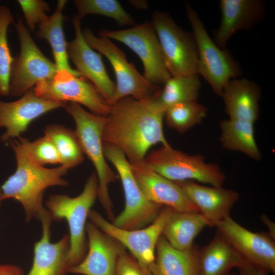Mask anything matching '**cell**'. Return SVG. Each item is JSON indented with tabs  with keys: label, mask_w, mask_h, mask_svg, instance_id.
Here are the masks:
<instances>
[{
	"label": "cell",
	"mask_w": 275,
	"mask_h": 275,
	"mask_svg": "<svg viewBox=\"0 0 275 275\" xmlns=\"http://www.w3.org/2000/svg\"><path fill=\"white\" fill-rule=\"evenodd\" d=\"M144 160L154 171L174 182L193 181L222 186L226 178L219 166L206 162L203 156L189 155L171 145L152 150Z\"/></svg>",
	"instance_id": "cell-7"
},
{
	"label": "cell",
	"mask_w": 275,
	"mask_h": 275,
	"mask_svg": "<svg viewBox=\"0 0 275 275\" xmlns=\"http://www.w3.org/2000/svg\"><path fill=\"white\" fill-rule=\"evenodd\" d=\"M175 182L198 208L210 227H216L230 216L231 210L239 198L237 192L222 186H205L193 181Z\"/></svg>",
	"instance_id": "cell-20"
},
{
	"label": "cell",
	"mask_w": 275,
	"mask_h": 275,
	"mask_svg": "<svg viewBox=\"0 0 275 275\" xmlns=\"http://www.w3.org/2000/svg\"><path fill=\"white\" fill-rule=\"evenodd\" d=\"M129 3L137 9L144 10L148 7V4L146 1H130Z\"/></svg>",
	"instance_id": "cell-38"
},
{
	"label": "cell",
	"mask_w": 275,
	"mask_h": 275,
	"mask_svg": "<svg viewBox=\"0 0 275 275\" xmlns=\"http://www.w3.org/2000/svg\"><path fill=\"white\" fill-rule=\"evenodd\" d=\"M229 275H234V274H231V273H230Z\"/></svg>",
	"instance_id": "cell-40"
},
{
	"label": "cell",
	"mask_w": 275,
	"mask_h": 275,
	"mask_svg": "<svg viewBox=\"0 0 275 275\" xmlns=\"http://www.w3.org/2000/svg\"><path fill=\"white\" fill-rule=\"evenodd\" d=\"M216 228L245 261L267 273H274V237L269 233L250 231L230 216L219 223Z\"/></svg>",
	"instance_id": "cell-14"
},
{
	"label": "cell",
	"mask_w": 275,
	"mask_h": 275,
	"mask_svg": "<svg viewBox=\"0 0 275 275\" xmlns=\"http://www.w3.org/2000/svg\"><path fill=\"white\" fill-rule=\"evenodd\" d=\"M261 89L245 78L231 79L225 87L223 98L229 119L255 123L259 117Z\"/></svg>",
	"instance_id": "cell-22"
},
{
	"label": "cell",
	"mask_w": 275,
	"mask_h": 275,
	"mask_svg": "<svg viewBox=\"0 0 275 275\" xmlns=\"http://www.w3.org/2000/svg\"><path fill=\"white\" fill-rule=\"evenodd\" d=\"M98 35L119 41L134 51L144 67V77L161 87L172 76L164 60L160 44L151 22L121 30H101Z\"/></svg>",
	"instance_id": "cell-12"
},
{
	"label": "cell",
	"mask_w": 275,
	"mask_h": 275,
	"mask_svg": "<svg viewBox=\"0 0 275 275\" xmlns=\"http://www.w3.org/2000/svg\"><path fill=\"white\" fill-rule=\"evenodd\" d=\"M14 22L13 15L6 6L0 5V95L9 96V84L14 59L8 45L7 32Z\"/></svg>",
	"instance_id": "cell-32"
},
{
	"label": "cell",
	"mask_w": 275,
	"mask_h": 275,
	"mask_svg": "<svg viewBox=\"0 0 275 275\" xmlns=\"http://www.w3.org/2000/svg\"><path fill=\"white\" fill-rule=\"evenodd\" d=\"M238 269L239 275H267V272L246 261Z\"/></svg>",
	"instance_id": "cell-36"
},
{
	"label": "cell",
	"mask_w": 275,
	"mask_h": 275,
	"mask_svg": "<svg viewBox=\"0 0 275 275\" xmlns=\"http://www.w3.org/2000/svg\"><path fill=\"white\" fill-rule=\"evenodd\" d=\"M44 135L54 145L61 166L69 170L83 161L84 154L74 131L63 125L51 124L46 126Z\"/></svg>",
	"instance_id": "cell-28"
},
{
	"label": "cell",
	"mask_w": 275,
	"mask_h": 275,
	"mask_svg": "<svg viewBox=\"0 0 275 275\" xmlns=\"http://www.w3.org/2000/svg\"><path fill=\"white\" fill-rule=\"evenodd\" d=\"M151 23L171 75L197 74V48L193 33L182 29L163 11H154Z\"/></svg>",
	"instance_id": "cell-9"
},
{
	"label": "cell",
	"mask_w": 275,
	"mask_h": 275,
	"mask_svg": "<svg viewBox=\"0 0 275 275\" xmlns=\"http://www.w3.org/2000/svg\"><path fill=\"white\" fill-rule=\"evenodd\" d=\"M39 219L42 224V236L34 244L33 264L27 275H66L69 270V235L65 234L58 241L51 242L52 220L46 208Z\"/></svg>",
	"instance_id": "cell-19"
},
{
	"label": "cell",
	"mask_w": 275,
	"mask_h": 275,
	"mask_svg": "<svg viewBox=\"0 0 275 275\" xmlns=\"http://www.w3.org/2000/svg\"><path fill=\"white\" fill-rule=\"evenodd\" d=\"M208 223L200 212L175 211L162 231L169 244L179 250H187L194 245L196 237Z\"/></svg>",
	"instance_id": "cell-26"
},
{
	"label": "cell",
	"mask_w": 275,
	"mask_h": 275,
	"mask_svg": "<svg viewBox=\"0 0 275 275\" xmlns=\"http://www.w3.org/2000/svg\"><path fill=\"white\" fill-rule=\"evenodd\" d=\"M80 18L89 14H96L114 19L120 25H135L133 18L116 0L74 1Z\"/></svg>",
	"instance_id": "cell-31"
},
{
	"label": "cell",
	"mask_w": 275,
	"mask_h": 275,
	"mask_svg": "<svg viewBox=\"0 0 275 275\" xmlns=\"http://www.w3.org/2000/svg\"><path fill=\"white\" fill-rule=\"evenodd\" d=\"M64 108L74 120V132L84 154L95 167L98 181V199L108 218L113 220V204L108 186L119 176L107 163L104 152L102 132L107 117L89 113L74 103H67Z\"/></svg>",
	"instance_id": "cell-3"
},
{
	"label": "cell",
	"mask_w": 275,
	"mask_h": 275,
	"mask_svg": "<svg viewBox=\"0 0 275 275\" xmlns=\"http://www.w3.org/2000/svg\"><path fill=\"white\" fill-rule=\"evenodd\" d=\"M0 275H24L22 269L11 264H0Z\"/></svg>",
	"instance_id": "cell-37"
},
{
	"label": "cell",
	"mask_w": 275,
	"mask_h": 275,
	"mask_svg": "<svg viewBox=\"0 0 275 275\" xmlns=\"http://www.w3.org/2000/svg\"><path fill=\"white\" fill-rule=\"evenodd\" d=\"M16 160V169L1 187L2 200L13 199L22 205L26 222L39 219L45 207V190L55 186L66 187L69 183L63 178L68 170L64 167L47 168L37 163L19 141H10Z\"/></svg>",
	"instance_id": "cell-2"
},
{
	"label": "cell",
	"mask_w": 275,
	"mask_h": 275,
	"mask_svg": "<svg viewBox=\"0 0 275 275\" xmlns=\"http://www.w3.org/2000/svg\"><path fill=\"white\" fill-rule=\"evenodd\" d=\"M66 1H58L56 9L51 16H47L38 24L35 33L36 38L45 39L50 44L58 72L66 71L77 77L82 76L76 70L71 68L69 62L67 43L63 30V10Z\"/></svg>",
	"instance_id": "cell-25"
},
{
	"label": "cell",
	"mask_w": 275,
	"mask_h": 275,
	"mask_svg": "<svg viewBox=\"0 0 275 275\" xmlns=\"http://www.w3.org/2000/svg\"><path fill=\"white\" fill-rule=\"evenodd\" d=\"M185 7L197 45V74L208 82L215 94L221 97L228 82L241 75L240 66L228 50L216 45L190 5L186 3Z\"/></svg>",
	"instance_id": "cell-5"
},
{
	"label": "cell",
	"mask_w": 275,
	"mask_h": 275,
	"mask_svg": "<svg viewBox=\"0 0 275 275\" xmlns=\"http://www.w3.org/2000/svg\"><path fill=\"white\" fill-rule=\"evenodd\" d=\"M115 275H152L150 271L141 265L126 251L120 256Z\"/></svg>",
	"instance_id": "cell-35"
},
{
	"label": "cell",
	"mask_w": 275,
	"mask_h": 275,
	"mask_svg": "<svg viewBox=\"0 0 275 275\" xmlns=\"http://www.w3.org/2000/svg\"><path fill=\"white\" fill-rule=\"evenodd\" d=\"M175 211L164 206L155 220L139 229L125 230L114 226L97 211L91 210L88 218L100 230L112 237L126 249L143 267L149 269L155 259L156 247L164 227Z\"/></svg>",
	"instance_id": "cell-11"
},
{
	"label": "cell",
	"mask_w": 275,
	"mask_h": 275,
	"mask_svg": "<svg viewBox=\"0 0 275 275\" xmlns=\"http://www.w3.org/2000/svg\"><path fill=\"white\" fill-rule=\"evenodd\" d=\"M158 94L142 100L123 98L112 105L106 116L103 143L120 149L130 163L144 160L157 144L170 145L163 130L165 109L157 100Z\"/></svg>",
	"instance_id": "cell-1"
},
{
	"label": "cell",
	"mask_w": 275,
	"mask_h": 275,
	"mask_svg": "<svg viewBox=\"0 0 275 275\" xmlns=\"http://www.w3.org/2000/svg\"><path fill=\"white\" fill-rule=\"evenodd\" d=\"M15 26L20 50L13 61L9 95L19 97L39 82L53 77L58 70L55 63L46 57L36 44L21 18L17 19Z\"/></svg>",
	"instance_id": "cell-10"
},
{
	"label": "cell",
	"mask_w": 275,
	"mask_h": 275,
	"mask_svg": "<svg viewBox=\"0 0 275 275\" xmlns=\"http://www.w3.org/2000/svg\"><path fill=\"white\" fill-rule=\"evenodd\" d=\"M254 124L244 121L222 120L219 141L223 147L240 152L253 159L260 160L261 153L255 140Z\"/></svg>",
	"instance_id": "cell-27"
},
{
	"label": "cell",
	"mask_w": 275,
	"mask_h": 275,
	"mask_svg": "<svg viewBox=\"0 0 275 275\" xmlns=\"http://www.w3.org/2000/svg\"><path fill=\"white\" fill-rule=\"evenodd\" d=\"M200 88L198 74L171 76L161 87L157 100L166 110L175 103L197 101Z\"/></svg>",
	"instance_id": "cell-29"
},
{
	"label": "cell",
	"mask_w": 275,
	"mask_h": 275,
	"mask_svg": "<svg viewBox=\"0 0 275 275\" xmlns=\"http://www.w3.org/2000/svg\"><path fill=\"white\" fill-rule=\"evenodd\" d=\"M98 178L95 172H93L78 196L70 197L66 195L52 194L45 201L46 208L52 221L65 219L68 225L70 244L69 269L80 263L87 254V219L98 198Z\"/></svg>",
	"instance_id": "cell-4"
},
{
	"label": "cell",
	"mask_w": 275,
	"mask_h": 275,
	"mask_svg": "<svg viewBox=\"0 0 275 275\" xmlns=\"http://www.w3.org/2000/svg\"><path fill=\"white\" fill-rule=\"evenodd\" d=\"M105 156L115 167L122 184L125 207L113 220L112 224L121 229L136 230L153 223L164 207L149 201L138 183L130 163L124 154L116 147L103 143Z\"/></svg>",
	"instance_id": "cell-6"
},
{
	"label": "cell",
	"mask_w": 275,
	"mask_h": 275,
	"mask_svg": "<svg viewBox=\"0 0 275 275\" xmlns=\"http://www.w3.org/2000/svg\"><path fill=\"white\" fill-rule=\"evenodd\" d=\"M245 260L217 230L211 241L198 249V275H229L232 269L241 266Z\"/></svg>",
	"instance_id": "cell-23"
},
{
	"label": "cell",
	"mask_w": 275,
	"mask_h": 275,
	"mask_svg": "<svg viewBox=\"0 0 275 275\" xmlns=\"http://www.w3.org/2000/svg\"><path fill=\"white\" fill-rule=\"evenodd\" d=\"M198 248L194 245L187 250L171 246L161 235L156 247L155 259L150 269L152 275H198Z\"/></svg>",
	"instance_id": "cell-24"
},
{
	"label": "cell",
	"mask_w": 275,
	"mask_h": 275,
	"mask_svg": "<svg viewBox=\"0 0 275 275\" xmlns=\"http://www.w3.org/2000/svg\"><path fill=\"white\" fill-rule=\"evenodd\" d=\"M68 103L45 100L37 96L34 89L13 102L0 100V128L6 131L0 136L2 142L19 138L30 124L42 115L55 109L64 107Z\"/></svg>",
	"instance_id": "cell-15"
},
{
	"label": "cell",
	"mask_w": 275,
	"mask_h": 275,
	"mask_svg": "<svg viewBox=\"0 0 275 275\" xmlns=\"http://www.w3.org/2000/svg\"><path fill=\"white\" fill-rule=\"evenodd\" d=\"M34 91L37 96L45 100L82 104L97 115L107 116L112 107L90 80L65 70L39 82Z\"/></svg>",
	"instance_id": "cell-13"
},
{
	"label": "cell",
	"mask_w": 275,
	"mask_h": 275,
	"mask_svg": "<svg viewBox=\"0 0 275 275\" xmlns=\"http://www.w3.org/2000/svg\"><path fill=\"white\" fill-rule=\"evenodd\" d=\"M19 141L32 157L40 165L60 164L58 152L53 143L46 135L32 142L22 137H19Z\"/></svg>",
	"instance_id": "cell-33"
},
{
	"label": "cell",
	"mask_w": 275,
	"mask_h": 275,
	"mask_svg": "<svg viewBox=\"0 0 275 275\" xmlns=\"http://www.w3.org/2000/svg\"><path fill=\"white\" fill-rule=\"evenodd\" d=\"M81 19L73 17L74 38L67 43L69 57L82 76L90 80L111 104L116 90V84L109 77L103 64L101 54L95 51L84 39Z\"/></svg>",
	"instance_id": "cell-17"
},
{
	"label": "cell",
	"mask_w": 275,
	"mask_h": 275,
	"mask_svg": "<svg viewBox=\"0 0 275 275\" xmlns=\"http://www.w3.org/2000/svg\"><path fill=\"white\" fill-rule=\"evenodd\" d=\"M207 112L206 107L197 101L182 102L168 106L164 119L170 128L183 133L201 123Z\"/></svg>",
	"instance_id": "cell-30"
},
{
	"label": "cell",
	"mask_w": 275,
	"mask_h": 275,
	"mask_svg": "<svg viewBox=\"0 0 275 275\" xmlns=\"http://www.w3.org/2000/svg\"><path fill=\"white\" fill-rule=\"evenodd\" d=\"M83 37L88 44L104 55L109 61L115 72L116 84L112 105L120 99L130 96L138 100L156 96L161 87L148 81L129 62L126 54L111 39L96 36L91 30L85 28L82 31Z\"/></svg>",
	"instance_id": "cell-8"
},
{
	"label": "cell",
	"mask_w": 275,
	"mask_h": 275,
	"mask_svg": "<svg viewBox=\"0 0 275 275\" xmlns=\"http://www.w3.org/2000/svg\"><path fill=\"white\" fill-rule=\"evenodd\" d=\"M219 4L222 18L214 31L213 41L222 49L235 33L252 29L265 15L264 4L260 0H221Z\"/></svg>",
	"instance_id": "cell-21"
},
{
	"label": "cell",
	"mask_w": 275,
	"mask_h": 275,
	"mask_svg": "<svg viewBox=\"0 0 275 275\" xmlns=\"http://www.w3.org/2000/svg\"><path fill=\"white\" fill-rule=\"evenodd\" d=\"M86 231L88 240L87 254L80 263L69 268L68 273L115 275L118 259L126 249L91 222H87Z\"/></svg>",
	"instance_id": "cell-16"
},
{
	"label": "cell",
	"mask_w": 275,
	"mask_h": 275,
	"mask_svg": "<svg viewBox=\"0 0 275 275\" xmlns=\"http://www.w3.org/2000/svg\"><path fill=\"white\" fill-rule=\"evenodd\" d=\"M130 164L138 183L149 201L176 212H199L175 182L154 171L144 160Z\"/></svg>",
	"instance_id": "cell-18"
},
{
	"label": "cell",
	"mask_w": 275,
	"mask_h": 275,
	"mask_svg": "<svg viewBox=\"0 0 275 275\" xmlns=\"http://www.w3.org/2000/svg\"><path fill=\"white\" fill-rule=\"evenodd\" d=\"M17 2L23 12L26 27L32 31L46 17L45 12L50 10L48 3L44 1L18 0Z\"/></svg>",
	"instance_id": "cell-34"
},
{
	"label": "cell",
	"mask_w": 275,
	"mask_h": 275,
	"mask_svg": "<svg viewBox=\"0 0 275 275\" xmlns=\"http://www.w3.org/2000/svg\"><path fill=\"white\" fill-rule=\"evenodd\" d=\"M2 193H1V187H0V206H1V202L2 201Z\"/></svg>",
	"instance_id": "cell-39"
}]
</instances>
